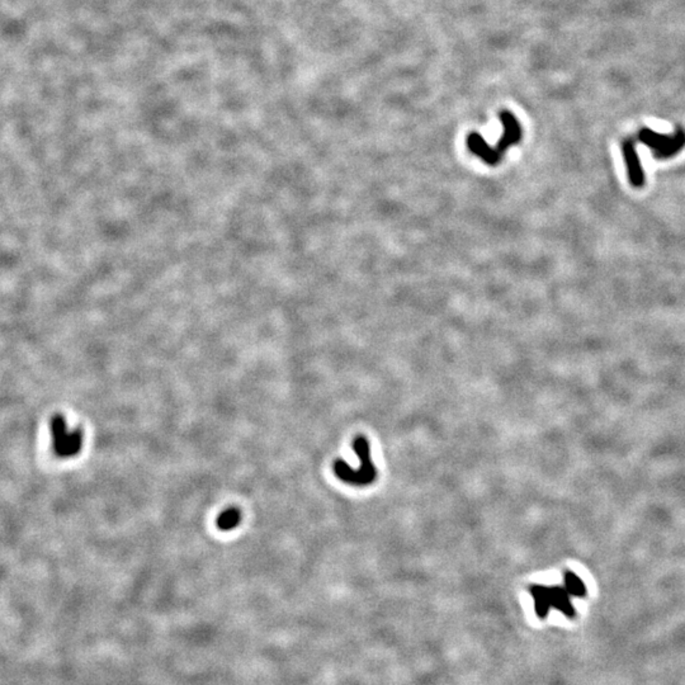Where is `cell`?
Returning a JSON list of instances; mask_svg holds the SVG:
<instances>
[{
  "label": "cell",
  "instance_id": "cell-7",
  "mask_svg": "<svg viewBox=\"0 0 685 685\" xmlns=\"http://www.w3.org/2000/svg\"><path fill=\"white\" fill-rule=\"evenodd\" d=\"M548 595H550L551 607L559 609V612L566 614L567 617L575 616V609L571 604L570 594L565 588H561V586L548 588Z\"/></svg>",
  "mask_w": 685,
  "mask_h": 685
},
{
  "label": "cell",
  "instance_id": "cell-10",
  "mask_svg": "<svg viewBox=\"0 0 685 685\" xmlns=\"http://www.w3.org/2000/svg\"><path fill=\"white\" fill-rule=\"evenodd\" d=\"M565 589L569 591V594L575 596H583L586 593L585 584L572 572H567L565 577Z\"/></svg>",
  "mask_w": 685,
  "mask_h": 685
},
{
  "label": "cell",
  "instance_id": "cell-6",
  "mask_svg": "<svg viewBox=\"0 0 685 685\" xmlns=\"http://www.w3.org/2000/svg\"><path fill=\"white\" fill-rule=\"evenodd\" d=\"M467 146L472 154L476 157H480L482 162H486L487 165H496L499 162L494 155L493 147L487 144L485 138L481 136L480 133H469L467 138Z\"/></svg>",
  "mask_w": 685,
  "mask_h": 685
},
{
  "label": "cell",
  "instance_id": "cell-2",
  "mask_svg": "<svg viewBox=\"0 0 685 685\" xmlns=\"http://www.w3.org/2000/svg\"><path fill=\"white\" fill-rule=\"evenodd\" d=\"M51 435L55 455L61 458H72L82 451L83 434L79 429L70 430L61 415H55L51 421Z\"/></svg>",
  "mask_w": 685,
  "mask_h": 685
},
{
  "label": "cell",
  "instance_id": "cell-8",
  "mask_svg": "<svg viewBox=\"0 0 685 685\" xmlns=\"http://www.w3.org/2000/svg\"><path fill=\"white\" fill-rule=\"evenodd\" d=\"M530 594L533 595V598H535V613L538 617L545 618L550 612V608H551L548 588L540 586V585L530 586Z\"/></svg>",
  "mask_w": 685,
  "mask_h": 685
},
{
  "label": "cell",
  "instance_id": "cell-9",
  "mask_svg": "<svg viewBox=\"0 0 685 685\" xmlns=\"http://www.w3.org/2000/svg\"><path fill=\"white\" fill-rule=\"evenodd\" d=\"M241 522V511L238 508H228L217 517V528L220 530H233Z\"/></svg>",
  "mask_w": 685,
  "mask_h": 685
},
{
  "label": "cell",
  "instance_id": "cell-1",
  "mask_svg": "<svg viewBox=\"0 0 685 685\" xmlns=\"http://www.w3.org/2000/svg\"><path fill=\"white\" fill-rule=\"evenodd\" d=\"M357 456L360 457L361 461V469H350L344 461H337L334 464V471L340 480L352 484V485H367L371 484L376 477V469L371 460V452L368 442L363 437H360L355 440L353 445Z\"/></svg>",
  "mask_w": 685,
  "mask_h": 685
},
{
  "label": "cell",
  "instance_id": "cell-4",
  "mask_svg": "<svg viewBox=\"0 0 685 685\" xmlns=\"http://www.w3.org/2000/svg\"><path fill=\"white\" fill-rule=\"evenodd\" d=\"M500 121L504 127V133L498 141L496 147H494V154L498 160H501V157L513 145L518 144L522 138V127L519 125L514 114L509 111H501L500 112Z\"/></svg>",
  "mask_w": 685,
  "mask_h": 685
},
{
  "label": "cell",
  "instance_id": "cell-3",
  "mask_svg": "<svg viewBox=\"0 0 685 685\" xmlns=\"http://www.w3.org/2000/svg\"><path fill=\"white\" fill-rule=\"evenodd\" d=\"M640 140L652 149L654 157L657 159H667L683 149L685 145V133L683 130H679L676 135L667 136L645 128L640 133Z\"/></svg>",
  "mask_w": 685,
  "mask_h": 685
},
{
  "label": "cell",
  "instance_id": "cell-5",
  "mask_svg": "<svg viewBox=\"0 0 685 685\" xmlns=\"http://www.w3.org/2000/svg\"><path fill=\"white\" fill-rule=\"evenodd\" d=\"M622 150H623V157H625L627 167H628V174H630L632 184L635 186H642L643 182H645V175H643L640 159H638L637 152H636V146L633 144V141L632 140L623 141Z\"/></svg>",
  "mask_w": 685,
  "mask_h": 685
}]
</instances>
